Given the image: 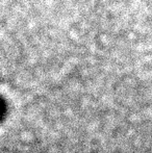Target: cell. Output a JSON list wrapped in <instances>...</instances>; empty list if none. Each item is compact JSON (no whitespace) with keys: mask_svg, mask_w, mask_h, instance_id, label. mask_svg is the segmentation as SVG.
I'll list each match as a JSON object with an SVG mask.
<instances>
[{"mask_svg":"<svg viewBox=\"0 0 152 153\" xmlns=\"http://www.w3.org/2000/svg\"><path fill=\"white\" fill-rule=\"evenodd\" d=\"M4 114H5V104L2 101V99L0 98V120L4 117Z\"/></svg>","mask_w":152,"mask_h":153,"instance_id":"6da1fadb","label":"cell"}]
</instances>
